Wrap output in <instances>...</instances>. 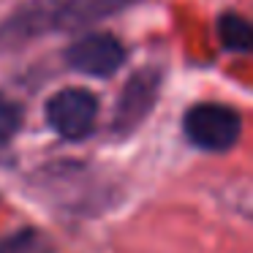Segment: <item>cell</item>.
Masks as SVG:
<instances>
[{"label": "cell", "instance_id": "cell-1", "mask_svg": "<svg viewBox=\"0 0 253 253\" xmlns=\"http://www.w3.org/2000/svg\"><path fill=\"white\" fill-rule=\"evenodd\" d=\"M142 0H25L0 22V49L28 44L49 33H74Z\"/></svg>", "mask_w": 253, "mask_h": 253}, {"label": "cell", "instance_id": "cell-6", "mask_svg": "<svg viewBox=\"0 0 253 253\" xmlns=\"http://www.w3.org/2000/svg\"><path fill=\"white\" fill-rule=\"evenodd\" d=\"M218 44L229 55H253V19L237 11H220L215 22Z\"/></svg>", "mask_w": 253, "mask_h": 253}, {"label": "cell", "instance_id": "cell-7", "mask_svg": "<svg viewBox=\"0 0 253 253\" xmlns=\"http://www.w3.org/2000/svg\"><path fill=\"white\" fill-rule=\"evenodd\" d=\"M0 253H55V240L39 226H22L0 237Z\"/></svg>", "mask_w": 253, "mask_h": 253}, {"label": "cell", "instance_id": "cell-5", "mask_svg": "<svg viewBox=\"0 0 253 253\" xmlns=\"http://www.w3.org/2000/svg\"><path fill=\"white\" fill-rule=\"evenodd\" d=\"M126 57H128L126 44L115 33H106V30L84 33L63 49V63L71 71L84 74V77H95V79L115 77L126 66Z\"/></svg>", "mask_w": 253, "mask_h": 253}, {"label": "cell", "instance_id": "cell-4", "mask_svg": "<svg viewBox=\"0 0 253 253\" xmlns=\"http://www.w3.org/2000/svg\"><path fill=\"white\" fill-rule=\"evenodd\" d=\"M101 112V98L98 93L87 87H63L57 93H52L44 104V117L46 126L66 142H82L95 131Z\"/></svg>", "mask_w": 253, "mask_h": 253}, {"label": "cell", "instance_id": "cell-8", "mask_svg": "<svg viewBox=\"0 0 253 253\" xmlns=\"http://www.w3.org/2000/svg\"><path fill=\"white\" fill-rule=\"evenodd\" d=\"M25 123V106L17 98L0 93V150H8Z\"/></svg>", "mask_w": 253, "mask_h": 253}, {"label": "cell", "instance_id": "cell-3", "mask_svg": "<svg viewBox=\"0 0 253 253\" xmlns=\"http://www.w3.org/2000/svg\"><path fill=\"white\" fill-rule=\"evenodd\" d=\"M164 87V71L158 66H142L123 82L115 104V115L109 123V133L115 139H128L144 126L158 104Z\"/></svg>", "mask_w": 253, "mask_h": 253}, {"label": "cell", "instance_id": "cell-2", "mask_svg": "<svg viewBox=\"0 0 253 253\" xmlns=\"http://www.w3.org/2000/svg\"><path fill=\"white\" fill-rule=\"evenodd\" d=\"M180 123L188 144L202 153H229L242 139V115L220 101H196Z\"/></svg>", "mask_w": 253, "mask_h": 253}]
</instances>
